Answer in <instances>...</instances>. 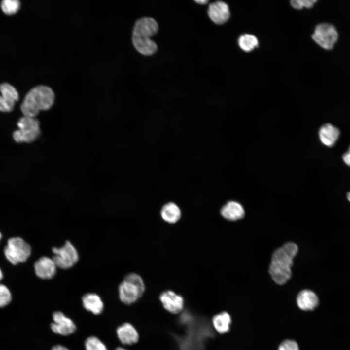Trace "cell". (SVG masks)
<instances>
[{"mask_svg": "<svg viewBox=\"0 0 350 350\" xmlns=\"http://www.w3.org/2000/svg\"><path fill=\"white\" fill-rule=\"evenodd\" d=\"M51 350H69L66 347L61 345H56L52 347Z\"/></svg>", "mask_w": 350, "mask_h": 350, "instance_id": "obj_28", "label": "cell"}, {"mask_svg": "<svg viewBox=\"0 0 350 350\" xmlns=\"http://www.w3.org/2000/svg\"><path fill=\"white\" fill-rule=\"evenodd\" d=\"M52 257L56 266L62 269H68L72 267L79 260L78 252L69 241H66L61 247H53L52 249Z\"/></svg>", "mask_w": 350, "mask_h": 350, "instance_id": "obj_7", "label": "cell"}, {"mask_svg": "<svg viewBox=\"0 0 350 350\" xmlns=\"http://www.w3.org/2000/svg\"><path fill=\"white\" fill-rule=\"evenodd\" d=\"M159 299L163 307L171 313L178 314L183 309V298L172 290H166L161 293Z\"/></svg>", "mask_w": 350, "mask_h": 350, "instance_id": "obj_11", "label": "cell"}, {"mask_svg": "<svg viewBox=\"0 0 350 350\" xmlns=\"http://www.w3.org/2000/svg\"><path fill=\"white\" fill-rule=\"evenodd\" d=\"M212 323L217 332L221 334L225 333L229 330L231 317L228 313L222 312L213 317Z\"/></svg>", "mask_w": 350, "mask_h": 350, "instance_id": "obj_20", "label": "cell"}, {"mask_svg": "<svg viewBox=\"0 0 350 350\" xmlns=\"http://www.w3.org/2000/svg\"><path fill=\"white\" fill-rule=\"evenodd\" d=\"M278 350H299V347L296 341L286 340L280 344Z\"/></svg>", "mask_w": 350, "mask_h": 350, "instance_id": "obj_26", "label": "cell"}, {"mask_svg": "<svg viewBox=\"0 0 350 350\" xmlns=\"http://www.w3.org/2000/svg\"><path fill=\"white\" fill-rule=\"evenodd\" d=\"M145 285L143 278L136 273L126 275L118 286L120 300L127 305L136 302L143 295Z\"/></svg>", "mask_w": 350, "mask_h": 350, "instance_id": "obj_4", "label": "cell"}, {"mask_svg": "<svg viewBox=\"0 0 350 350\" xmlns=\"http://www.w3.org/2000/svg\"><path fill=\"white\" fill-rule=\"evenodd\" d=\"M2 234H1V233L0 232V241L1 239H2Z\"/></svg>", "mask_w": 350, "mask_h": 350, "instance_id": "obj_33", "label": "cell"}, {"mask_svg": "<svg viewBox=\"0 0 350 350\" xmlns=\"http://www.w3.org/2000/svg\"><path fill=\"white\" fill-rule=\"evenodd\" d=\"M120 341L123 345H132L139 340V334L135 327L129 323H124L116 329Z\"/></svg>", "mask_w": 350, "mask_h": 350, "instance_id": "obj_14", "label": "cell"}, {"mask_svg": "<svg viewBox=\"0 0 350 350\" xmlns=\"http://www.w3.org/2000/svg\"><path fill=\"white\" fill-rule=\"evenodd\" d=\"M52 322L50 325L52 331L55 333L62 336H67L73 333L76 326L74 322L65 316L61 311H55L52 314Z\"/></svg>", "mask_w": 350, "mask_h": 350, "instance_id": "obj_9", "label": "cell"}, {"mask_svg": "<svg viewBox=\"0 0 350 350\" xmlns=\"http://www.w3.org/2000/svg\"><path fill=\"white\" fill-rule=\"evenodd\" d=\"M30 245L19 237L10 238L4 248V254L12 264L17 265L26 262L31 254Z\"/></svg>", "mask_w": 350, "mask_h": 350, "instance_id": "obj_6", "label": "cell"}, {"mask_svg": "<svg viewBox=\"0 0 350 350\" xmlns=\"http://www.w3.org/2000/svg\"><path fill=\"white\" fill-rule=\"evenodd\" d=\"M84 346L86 350H108L105 344L94 336L88 337L85 341Z\"/></svg>", "mask_w": 350, "mask_h": 350, "instance_id": "obj_22", "label": "cell"}, {"mask_svg": "<svg viewBox=\"0 0 350 350\" xmlns=\"http://www.w3.org/2000/svg\"><path fill=\"white\" fill-rule=\"evenodd\" d=\"M158 30L156 21L151 17H143L137 20L132 31V41L135 48L141 54L149 56L157 50L158 46L151 37Z\"/></svg>", "mask_w": 350, "mask_h": 350, "instance_id": "obj_2", "label": "cell"}, {"mask_svg": "<svg viewBox=\"0 0 350 350\" xmlns=\"http://www.w3.org/2000/svg\"><path fill=\"white\" fill-rule=\"evenodd\" d=\"M317 1L316 0H292L290 1V4L294 8L300 10L304 7L312 8Z\"/></svg>", "mask_w": 350, "mask_h": 350, "instance_id": "obj_25", "label": "cell"}, {"mask_svg": "<svg viewBox=\"0 0 350 350\" xmlns=\"http://www.w3.org/2000/svg\"><path fill=\"white\" fill-rule=\"evenodd\" d=\"M238 44L242 50L249 52L258 46L259 42L255 35L245 34L240 35L238 38Z\"/></svg>", "mask_w": 350, "mask_h": 350, "instance_id": "obj_21", "label": "cell"}, {"mask_svg": "<svg viewBox=\"0 0 350 350\" xmlns=\"http://www.w3.org/2000/svg\"><path fill=\"white\" fill-rule=\"evenodd\" d=\"M220 214L228 221H236L244 217L245 211L240 203L235 201H229L223 206Z\"/></svg>", "mask_w": 350, "mask_h": 350, "instance_id": "obj_15", "label": "cell"}, {"mask_svg": "<svg viewBox=\"0 0 350 350\" xmlns=\"http://www.w3.org/2000/svg\"><path fill=\"white\" fill-rule=\"evenodd\" d=\"M318 135L319 140L323 145L327 147H332L338 140L340 131L333 125L326 123L320 128Z\"/></svg>", "mask_w": 350, "mask_h": 350, "instance_id": "obj_17", "label": "cell"}, {"mask_svg": "<svg viewBox=\"0 0 350 350\" xmlns=\"http://www.w3.org/2000/svg\"><path fill=\"white\" fill-rule=\"evenodd\" d=\"M312 38L322 48L330 50L334 47L338 39V33L333 25L321 23L315 27Z\"/></svg>", "mask_w": 350, "mask_h": 350, "instance_id": "obj_8", "label": "cell"}, {"mask_svg": "<svg viewBox=\"0 0 350 350\" xmlns=\"http://www.w3.org/2000/svg\"><path fill=\"white\" fill-rule=\"evenodd\" d=\"M0 111L3 112L11 111L15 103L19 98L18 93L11 85L4 83L0 85Z\"/></svg>", "mask_w": 350, "mask_h": 350, "instance_id": "obj_10", "label": "cell"}, {"mask_svg": "<svg viewBox=\"0 0 350 350\" xmlns=\"http://www.w3.org/2000/svg\"><path fill=\"white\" fill-rule=\"evenodd\" d=\"M12 299L9 289L5 285L0 283V308L7 306Z\"/></svg>", "mask_w": 350, "mask_h": 350, "instance_id": "obj_24", "label": "cell"}, {"mask_svg": "<svg viewBox=\"0 0 350 350\" xmlns=\"http://www.w3.org/2000/svg\"><path fill=\"white\" fill-rule=\"evenodd\" d=\"M160 215L164 222L170 224H174L178 222L181 218L182 212L177 204L169 202L162 206Z\"/></svg>", "mask_w": 350, "mask_h": 350, "instance_id": "obj_16", "label": "cell"}, {"mask_svg": "<svg viewBox=\"0 0 350 350\" xmlns=\"http://www.w3.org/2000/svg\"><path fill=\"white\" fill-rule=\"evenodd\" d=\"M57 267L52 258L42 256L37 260L34 268L35 275L42 280H50L56 273Z\"/></svg>", "mask_w": 350, "mask_h": 350, "instance_id": "obj_12", "label": "cell"}, {"mask_svg": "<svg viewBox=\"0 0 350 350\" xmlns=\"http://www.w3.org/2000/svg\"><path fill=\"white\" fill-rule=\"evenodd\" d=\"M209 1L208 0H195V2L197 3L200 4H206Z\"/></svg>", "mask_w": 350, "mask_h": 350, "instance_id": "obj_29", "label": "cell"}, {"mask_svg": "<svg viewBox=\"0 0 350 350\" xmlns=\"http://www.w3.org/2000/svg\"><path fill=\"white\" fill-rule=\"evenodd\" d=\"M342 159L347 165L350 167V145L348 150L343 155Z\"/></svg>", "mask_w": 350, "mask_h": 350, "instance_id": "obj_27", "label": "cell"}, {"mask_svg": "<svg viewBox=\"0 0 350 350\" xmlns=\"http://www.w3.org/2000/svg\"><path fill=\"white\" fill-rule=\"evenodd\" d=\"M3 12L7 15L17 12L20 8V2L18 0H3L0 4Z\"/></svg>", "mask_w": 350, "mask_h": 350, "instance_id": "obj_23", "label": "cell"}, {"mask_svg": "<svg viewBox=\"0 0 350 350\" xmlns=\"http://www.w3.org/2000/svg\"><path fill=\"white\" fill-rule=\"evenodd\" d=\"M55 94L52 88L46 85H38L26 94L20 106L23 116L35 118L41 111L48 110L54 103Z\"/></svg>", "mask_w": 350, "mask_h": 350, "instance_id": "obj_3", "label": "cell"}, {"mask_svg": "<svg viewBox=\"0 0 350 350\" xmlns=\"http://www.w3.org/2000/svg\"><path fill=\"white\" fill-rule=\"evenodd\" d=\"M116 350H127L124 348L122 347H118L116 349Z\"/></svg>", "mask_w": 350, "mask_h": 350, "instance_id": "obj_32", "label": "cell"}, {"mask_svg": "<svg viewBox=\"0 0 350 350\" xmlns=\"http://www.w3.org/2000/svg\"><path fill=\"white\" fill-rule=\"evenodd\" d=\"M84 308L93 314L98 315L101 314L104 309V303L101 297L93 293H88L82 298Z\"/></svg>", "mask_w": 350, "mask_h": 350, "instance_id": "obj_19", "label": "cell"}, {"mask_svg": "<svg viewBox=\"0 0 350 350\" xmlns=\"http://www.w3.org/2000/svg\"><path fill=\"white\" fill-rule=\"evenodd\" d=\"M3 278V272L1 270V268H0V282L1 281Z\"/></svg>", "mask_w": 350, "mask_h": 350, "instance_id": "obj_30", "label": "cell"}, {"mask_svg": "<svg viewBox=\"0 0 350 350\" xmlns=\"http://www.w3.org/2000/svg\"><path fill=\"white\" fill-rule=\"evenodd\" d=\"M18 129L13 134L18 143H31L37 139L41 133L39 121L35 118L23 116L18 120Z\"/></svg>", "mask_w": 350, "mask_h": 350, "instance_id": "obj_5", "label": "cell"}, {"mask_svg": "<svg viewBox=\"0 0 350 350\" xmlns=\"http://www.w3.org/2000/svg\"><path fill=\"white\" fill-rule=\"evenodd\" d=\"M297 303L298 307L302 310H313L318 305L319 299L313 291L304 290L298 294Z\"/></svg>", "mask_w": 350, "mask_h": 350, "instance_id": "obj_18", "label": "cell"}, {"mask_svg": "<svg viewBox=\"0 0 350 350\" xmlns=\"http://www.w3.org/2000/svg\"><path fill=\"white\" fill-rule=\"evenodd\" d=\"M298 252V247L297 245L288 242L273 252L269 272L273 280L277 284H285L291 278L293 259Z\"/></svg>", "mask_w": 350, "mask_h": 350, "instance_id": "obj_1", "label": "cell"}, {"mask_svg": "<svg viewBox=\"0 0 350 350\" xmlns=\"http://www.w3.org/2000/svg\"><path fill=\"white\" fill-rule=\"evenodd\" d=\"M208 15L214 23L221 25L225 23L229 18V8L226 2L216 1L209 4Z\"/></svg>", "mask_w": 350, "mask_h": 350, "instance_id": "obj_13", "label": "cell"}, {"mask_svg": "<svg viewBox=\"0 0 350 350\" xmlns=\"http://www.w3.org/2000/svg\"><path fill=\"white\" fill-rule=\"evenodd\" d=\"M347 197L349 202H350V192L347 193Z\"/></svg>", "mask_w": 350, "mask_h": 350, "instance_id": "obj_31", "label": "cell"}]
</instances>
